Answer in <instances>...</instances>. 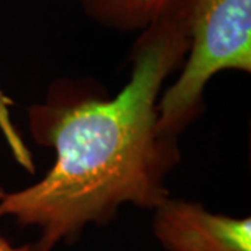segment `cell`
<instances>
[{
  "label": "cell",
  "mask_w": 251,
  "mask_h": 251,
  "mask_svg": "<svg viewBox=\"0 0 251 251\" xmlns=\"http://www.w3.org/2000/svg\"><path fill=\"white\" fill-rule=\"evenodd\" d=\"M148 25L128 84L110 100L60 112L46 135L56 150L52 169L0 200V218L38 227L35 251L74 242L87 225L108 222L126 202L156 208L168 198L156 98L188 48L186 0H176Z\"/></svg>",
  "instance_id": "cell-1"
},
{
  "label": "cell",
  "mask_w": 251,
  "mask_h": 251,
  "mask_svg": "<svg viewBox=\"0 0 251 251\" xmlns=\"http://www.w3.org/2000/svg\"><path fill=\"white\" fill-rule=\"evenodd\" d=\"M190 56L156 105L161 135L177 128L221 70H251V0H186Z\"/></svg>",
  "instance_id": "cell-2"
},
{
  "label": "cell",
  "mask_w": 251,
  "mask_h": 251,
  "mask_svg": "<svg viewBox=\"0 0 251 251\" xmlns=\"http://www.w3.org/2000/svg\"><path fill=\"white\" fill-rule=\"evenodd\" d=\"M152 227L169 251H251L250 218L212 214L198 202L168 197L155 208Z\"/></svg>",
  "instance_id": "cell-3"
},
{
  "label": "cell",
  "mask_w": 251,
  "mask_h": 251,
  "mask_svg": "<svg viewBox=\"0 0 251 251\" xmlns=\"http://www.w3.org/2000/svg\"><path fill=\"white\" fill-rule=\"evenodd\" d=\"M176 0H87L97 16L120 25H145Z\"/></svg>",
  "instance_id": "cell-4"
},
{
  "label": "cell",
  "mask_w": 251,
  "mask_h": 251,
  "mask_svg": "<svg viewBox=\"0 0 251 251\" xmlns=\"http://www.w3.org/2000/svg\"><path fill=\"white\" fill-rule=\"evenodd\" d=\"M10 105H11V100L9 98H6L1 94V91H0V130H1L6 141L9 144L11 153L16 158V161L24 169H27L28 172H34L35 171V166H34V161H32L31 152L28 151L27 145L24 144L23 138L20 137L18 131L16 130L13 122H11L9 110Z\"/></svg>",
  "instance_id": "cell-5"
},
{
  "label": "cell",
  "mask_w": 251,
  "mask_h": 251,
  "mask_svg": "<svg viewBox=\"0 0 251 251\" xmlns=\"http://www.w3.org/2000/svg\"><path fill=\"white\" fill-rule=\"evenodd\" d=\"M0 251H35L32 244H25V246H20L14 247L9 240H6L4 237L0 236Z\"/></svg>",
  "instance_id": "cell-6"
},
{
  "label": "cell",
  "mask_w": 251,
  "mask_h": 251,
  "mask_svg": "<svg viewBox=\"0 0 251 251\" xmlns=\"http://www.w3.org/2000/svg\"><path fill=\"white\" fill-rule=\"evenodd\" d=\"M4 196H6V193H4V191H3V188L0 187V200H1V198L4 197Z\"/></svg>",
  "instance_id": "cell-7"
}]
</instances>
